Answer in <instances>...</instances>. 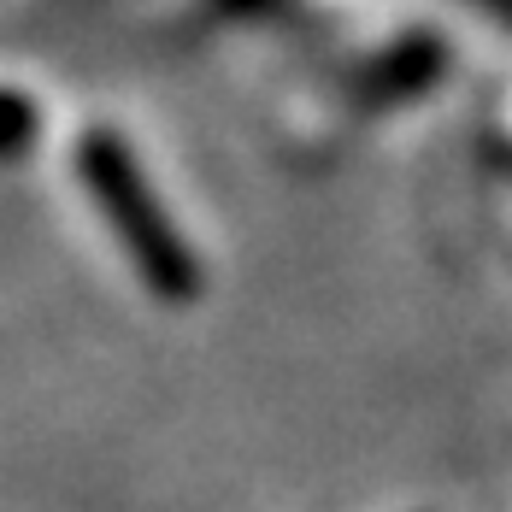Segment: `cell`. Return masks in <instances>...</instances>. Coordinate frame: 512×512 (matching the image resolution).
I'll use <instances>...</instances> for the list:
<instances>
[{"instance_id":"5b68a950","label":"cell","mask_w":512,"mask_h":512,"mask_svg":"<svg viewBox=\"0 0 512 512\" xmlns=\"http://www.w3.org/2000/svg\"><path fill=\"white\" fill-rule=\"evenodd\" d=\"M471 6H483L495 24H507V30H512V0H471Z\"/></svg>"},{"instance_id":"6da1fadb","label":"cell","mask_w":512,"mask_h":512,"mask_svg":"<svg viewBox=\"0 0 512 512\" xmlns=\"http://www.w3.org/2000/svg\"><path fill=\"white\" fill-rule=\"evenodd\" d=\"M77 171H83L89 195H95V206H101V218L118 230L130 265L142 271V283L154 289L159 301H195L201 265H195V254L183 248V236H177V224L165 218V206L154 201V189H148L136 154L124 148V136L89 130L83 148H77Z\"/></svg>"},{"instance_id":"7a4b0ae2","label":"cell","mask_w":512,"mask_h":512,"mask_svg":"<svg viewBox=\"0 0 512 512\" xmlns=\"http://www.w3.org/2000/svg\"><path fill=\"white\" fill-rule=\"evenodd\" d=\"M442 71H448V42L430 36V30H412V36L389 42V48L359 71V101L365 106H401L412 95H424Z\"/></svg>"},{"instance_id":"277c9868","label":"cell","mask_w":512,"mask_h":512,"mask_svg":"<svg viewBox=\"0 0 512 512\" xmlns=\"http://www.w3.org/2000/svg\"><path fill=\"white\" fill-rule=\"evenodd\" d=\"M218 12H236V18H259V12H271L277 0H212Z\"/></svg>"},{"instance_id":"3957f363","label":"cell","mask_w":512,"mask_h":512,"mask_svg":"<svg viewBox=\"0 0 512 512\" xmlns=\"http://www.w3.org/2000/svg\"><path fill=\"white\" fill-rule=\"evenodd\" d=\"M36 130H42L36 101H30L24 89H0V165H12V159L30 154Z\"/></svg>"}]
</instances>
